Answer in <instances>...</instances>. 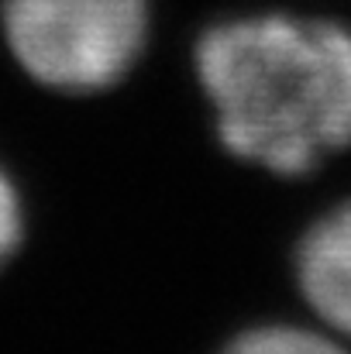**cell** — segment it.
Returning a JSON list of instances; mask_svg holds the SVG:
<instances>
[{
  "mask_svg": "<svg viewBox=\"0 0 351 354\" xmlns=\"http://www.w3.org/2000/svg\"><path fill=\"white\" fill-rule=\"evenodd\" d=\"M221 145L276 176H307L351 145V31L324 17L255 14L193 48Z\"/></svg>",
  "mask_w": 351,
  "mask_h": 354,
  "instance_id": "6da1fadb",
  "label": "cell"
},
{
  "mask_svg": "<svg viewBox=\"0 0 351 354\" xmlns=\"http://www.w3.org/2000/svg\"><path fill=\"white\" fill-rule=\"evenodd\" d=\"M148 17V0H0V31L14 62L62 93L120 83L145 52Z\"/></svg>",
  "mask_w": 351,
  "mask_h": 354,
  "instance_id": "7a4b0ae2",
  "label": "cell"
},
{
  "mask_svg": "<svg viewBox=\"0 0 351 354\" xmlns=\"http://www.w3.org/2000/svg\"><path fill=\"white\" fill-rule=\"evenodd\" d=\"M296 286L331 330L351 337V203L334 207L300 237Z\"/></svg>",
  "mask_w": 351,
  "mask_h": 354,
  "instance_id": "3957f363",
  "label": "cell"
},
{
  "mask_svg": "<svg viewBox=\"0 0 351 354\" xmlns=\"http://www.w3.org/2000/svg\"><path fill=\"white\" fill-rule=\"evenodd\" d=\"M221 354H348L327 334L293 324H265L241 330Z\"/></svg>",
  "mask_w": 351,
  "mask_h": 354,
  "instance_id": "277c9868",
  "label": "cell"
},
{
  "mask_svg": "<svg viewBox=\"0 0 351 354\" xmlns=\"http://www.w3.org/2000/svg\"><path fill=\"white\" fill-rule=\"evenodd\" d=\"M24 241V210H21V196L17 186L10 183V176L0 169V268L17 254Z\"/></svg>",
  "mask_w": 351,
  "mask_h": 354,
  "instance_id": "5b68a950",
  "label": "cell"
}]
</instances>
